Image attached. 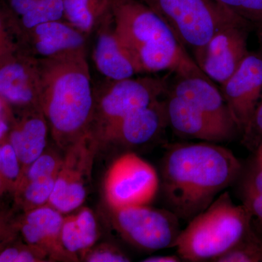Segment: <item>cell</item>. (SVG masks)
<instances>
[{"label":"cell","mask_w":262,"mask_h":262,"mask_svg":"<svg viewBox=\"0 0 262 262\" xmlns=\"http://www.w3.org/2000/svg\"><path fill=\"white\" fill-rule=\"evenodd\" d=\"M251 225L247 208L235 204L225 190L188 222L174 248L183 261L213 262L230 249Z\"/></svg>","instance_id":"277c9868"},{"label":"cell","mask_w":262,"mask_h":262,"mask_svg":"<svg viewBox=\"0 0 262 262\" xmlns=\"http://www.w3.org/2000/svg\"><path fill=\"white\" fill-rule=\"evenodd\" d=\"M102 213L122 239L143 251L174 248L182 231L180 220L166 208L149 205L113 208L104 203Z\"/></svg>","instance_id":"52a82bcc"},{"label":"cell","mask_w":262,"mask_h":262,"mask_svg":"<svg viewBox=\"0 0 262 262\" xmlns=\"http://www.w3.org/2000/svg\"><path fill=\"white\" fill-rule=\"evenodd\" d=\"M234 14L262 29V0H219Z\"/></svg>","instance_id":"f546056e"},{"label":"cell","mask_w":262,"mask_h":262,"mask_svg":"<svg viewBox=\"0 0 262 262\" xmlns=\"http://www.w3.org/2000/svg\"><path fill=\"white\" fill-rule=\"evenodd\" d=\"M0 262H49V259L39 248L15 239L0 251Z\"/></svg>","instance_id":"4316f807"},{"label":"cell","mask_w":262,"mask_h":262,"mask_svg":"<svg viewBox=\"0 0 262 262\" xmlns=\"http://www.w3.org/2000/svg\"><path fill=\"white\" fill-rule=\"evenodd\" d=\"M94 34L96 41L93 57L95 65L106 80H124L141 74L130 51L117 32L113 14L101 24Z\"/></svg>","instance_id":"ac0fdd59"},{"label":"cell","mask_w":262,"mask_h":262,"mask_svg":"<svg viewBox=\"0 0 262 262\" xmlns=\"http://www.w3.org/2000/svg\"><path fill=\"white\" fill-rule=\"evenodd\" d=\"M21 49L3 2H0V66Z\"/></svg>","instance_id":"83f0119b"},{"label":"cell","mask_w":262,"mask_h":262,"mask_svg":"<svg viewBox=\"0 0 262 262\" xmlns=\"http://www.w3.org/2000/svg\"><path fill=\"white\" fill-rule=\"evenodd\" d=\"M239 189L242 204L251 214V220L260 224L259 229L253 227L262 234V194L244 188L239 187Z\"/></svg>","instance_id":"1f68e13d"},{"label":"cell","mask_w":262,"mask_h":262,"mask_svg":"<svg viewBox=\"0 0 262 262\" xmlns=\"http://www.w3.org/2000/svg\"><path fill=\"white\" fill-rule=\"evenodd\" d=\"M111 3L112 0H63V19L89 37L113 14Z\"/></svg>","instance_id":"7402d4cb"},{"label":"cell","mask_w":262,"mask_h":262,"mask_svg":"<svg viewBox=\"0 0 262 262\" xmlns=\"http://www.w3.org/2000/svg\"><path fill=\"white\" fill-rule=\"evenodd\" d=\"M213 262H262V234L251 223L241 238Z\"/></svg>","instance_id":"cb8c5ba5"},{"label":"cell","mask_w":262,"mask_h":262,"mask_svg":"<svg viewBox=\"0 0 262 262\" xmlns=\"http://www.w3.org/2000/svg\"><path fill=\"white\" fill-rule=\"evenodd\" d=\"M61 242L74 261H80L81 253L97 243L100 229L92 210L84 207L64 216L61 228Z\"/></svg>","instance_id":"44dd1931"},{"label":"cell","mask_w":262,"mask_h":262,"mask_svg":"<svg viewBox=\"0 0 262 262\" xmlns=\"http://www.w3.org/2000/svg\"><path fill=\"white\" fill-rule=\"evenodd\" d=\"M88 37L63 19L39 24L22 34L18 40L28 54L34 58H48L87 48Z\"/></svg>","instance_id":"e0dca14e"},{"label":"cell","mask_w":262,"mask_h":262,"mask_svg":"<svg viewBox=\"0 0 262 262\" xmlns=\"http://www.w3.org/2000/svg\"><path fill=\"white\" fill-rule=\"evenodd\" d=\"M83 262H129L131 258L117 245L103 242L91 246L83 251L80 256Z\"/></svg>","instance_id":"f1b7e54d"},{"label":"cell","mask_w":262,"mask_h":262,"mask_svg":"<svg viewBox=\"0 0 262 262\" xmlns=\"http://www.w3.org/2000/svg\"><path fill=\"white\" fill-rule=\"evenodd\" d=\"M165 96L168 127L181 139L218 144L232 140L239 133L225 126L182 98L168 94Z\"/></svg>","instance_id":"9a60e30c"},{"label":"cell","mask_w":262,"mask_h":262,"mask_svg":"<svg viewBox=\"0 0 262 262\" xmlns=\"http://www.w3.org/2000/svg\"><path fill=\"white\" fill-rule=\"evenodd\" d=\"M99 144L89 132L63 152V160L48 205L63 214L82 206L92 179Z\"/></svg>","instance_id":"9c48e42d"},{"label":"cell","mask_w":262,"mask_h":262,"mask_svg":"<svg viewBox=\"0 0 262 262\" xmlns=\"http://www.w3.org/2000/svg\"><path fill=\"white\" fill-rule=\"evenodd\" d=\"M15 110L18 115L17 117L14 115L8 139L18 155L22 177L29 165L47 147L50 130L39 106Z\"/></svg>","instance_id":"d6986e66"},{"label":"cell","mask_w":262,"mask_h":262,"mask_svg":"<svg viewBox=\"0 0 262 262\" xmlns=\"http://www.w3.org/2000/svg\"><path fill=\"white\" fill-rule=\"evenodd\" d=\"M0 163H1V144H0Z\"/></svg>","instance_id":"f35d334b"},{"label":"cell","mask_w":262,"mask_h":262,"mask_svg":"<svg viewBox=\"0 0 262 262\" xmlns=\"http://www.w3.org/2000/svg\"><path fill=\"white\" fill-rule=\"evenodd\" d=\"M160 184L152 165L126 151L112 163L105 176V204L113 208L149 205L160 192Z\"/></svg>","instance_id":"ba28073f"},{"label":"cell","mask_w":262,"mask_h":262,"mask_svg":"<svg viewBox=\"0 0 262 262\" xmlns=\"http://www.w3.org/2000/svg\"><path fill=\"white\" fill-rule=\"evenodd\" d=\"M16 219L12 211L0 209V251L18 235Z\"/></svg>","instance_id":"d6a6232c"},{"label":"cell","mask_w":262,"mask_h":262,"mask_svg":"<svg viewBox=\"0 0 262 262\" xmlns=\"http://www.w3.org/2000/svg\"><path fill=\"white\" fill-rule=\"evenodd\" d=\"M166 94L182 98L225 126L241 133L220 89L194 59L170 72Z\"/></svg>","instance_id":"8fae6325"},{"label":"cell","mask_w":262,"mask_h":262,"mask_svg":"<svg viewBox=\"0 0 262 262\" xmlns=\"http://www.w3.org/2000/svg\"><path fill=\"white\" fill-rule=\"evenodd\" d=\"M220 89L242 134L262 94V54L250 52Z\"/></svg>","instance_id":"4fadbf2b"},{"label":"cell","mask_w":262,"mask_h":262,"mask_svg":"<svg viewBox=\"0 0 262 262\" xmlns=\"http://www.w3.org/2000/svg\"><path fill=\"white\" fill-rule=\"evenodd\" d=\"M38 60L39 106L52 139L64 152L91 130L94 89L87 48Z\"/></svg>","instance_id":"7a4b0ae2"},{"label":"cell","mask_w":262,"mask_h":262,"mask_svg":"<svg viewBox=\"0 0 262 262\" xmlns=\"http://www.w3.org/2000/svg\"><path fill=\"white\" fill-rule=\"evenodd\" d=\"M143 262H181L182 258L178 254L163 255V256H151L141 260Z\"/></svg>","instance_id":"e575fe53"},{"label":"cell","mask_w":262,"mask_h":262,"mask_svg":"<svg viewBox=\"0 0 262 262\" xmlns=\"http://www.w3.org/2000/svg\"><path fill=\"white\" fill-rule=\"evenodd\" d=\"M61 151L58 146H47L42 154L29 165L17 187L22 183L58 175L63 160Z\"/></svg>","instance_id":"d4e9b609"},{"label":"cell","mask_w":262,"mask_h":262,"mask_svg":"<svg viewBox=\"0 0 262 262\" xmlns=\"http://www.w3.org/2000/svg\"><path fill=\"white\" fill-rule=\"evenodd\" d=\"M168 127L165 101L162 98L136 110L110 129L98 141L100 149H133L159 139Z\"/></svg>","instance_id":"7c38bea8"},{"label":"cell","mask_w":262,"mask_h":262,"mask_svg":"<svg viewBox=\"0 0 262 262\" xmlns=\"http://www.w3.org/2000/svg\"><path fill=\"white\" fill-rule=\"evenodd\" d=\"M115 28L141 74L173 72L192 59L163 19L140 0H112Z\"/></svg>","instance_id":"3957f363"},{"label":"cell","mask_w":262,"mask_h":262,"mask_svg":"<svg viewBox=\"0 0 262 262\" xmlns=\"http://www.w3.org/2000/svg\"><path fill=\"white\" fill-rule=\"evenodd\" d=\"M1 163L0 173L3 175L8 190L14 192L21 177V167L14 148L8 141V136L0 141Z\"/></svg>","instance_id":"484cf974"},{"label":"cell","mask_w":262,"mask_h":262,"mask_svg":"<svg viewBox=\"0 0 262 262\" xmlns=\"http://www.w3.org/2000/svg\"><path fill=\"white\" fill-rule=\"evenodd\" d=\"M57 176L19 184L13 192L15 208L25 213L47 205L54 189Z\"/></svg>","instance_id":"603a6c76"},{"label":"cell","mask_w":262,"mask_h":262,"mask_svg":"<svg viewBox=\"0 0 262 262\" xmlns=\"http://www.w3.org/2000/svg\"><path fill=\"white\" fill-rule=\"evenodd\" d=\"M254 160L262 165V142L258 145L257 149L254 151Z\"/></svg>","instance_id":"8d00e7d4"},{"label":"cell","mask_w":262,"mask_h":262,"mask_svg":"<svg viewBox=\"0 0 262 262\" xmlns=\"http://www.w3.org/2000/svg\"><path fill=\"white\" fill-rule=\"evenodd\" d=\"M18 39L39 24L63 19V0H3Z\"/></svg>","instance_id":"ffe728a7"},{"label":"cell","mask_w":262,"mask_h":262,"mask_svg":"<svg viewBox=\"0 0 262 262\" xmlns=\"http://www.w3.org/2000/svg\"><path fill=\"white\" fill-rule=\"evenodd\" d=\"M238 180H241L239 187L262 194V165L253 159L247 170L244 167Z\"/></svg>","instance_id":"836d02e7"},{"label":"cell","mask_w":262,"mask_h":262,"mask_svg":"<svg viewBox=\"0 0 262 262\" xmlns=\"http://www.w3.org/2000/svg\"><path fill=\"white\" fill-rule=\"evenodd\" d=\"M13 119H14V116L12 117H0V141L8 136Z\"/></svg>","instance_id":"d590c367"},{"label":"cell","mask_w":262,"mask_h":262,"mask_svg":"<svg viewBox=\"0 0 262 262\" xmlns=\"http://www.w3.org/2000/svg\"><path fill=\"white\" fill-rule=\"evenodd\" d=\"M163 19L186 51L192 56L214 34L246 20L219 0H140Z\"/></svg>","instance_id":"5b68a950"},{"label":"cell","mask_w":262,"mask_h":262,"mask_svg":"<svg viewBox=\"0 0 262 262\" xmlns=\"http://www.w3.org/2000/svg\"><path fill=\"white\" fill-rule=\"evenodd\" d=\"M242 134L243 144L254 152L262 142V94L253 116Z\"/></svg>","instance_id":"4dcf8cb0"},{"label":"cell","mask_w":262,"mask_h":262,"mask_svg":"<svg viewBox=\"0 0 262 262\" xmlns=\"http://www.w3.org/2000/svg\"><path fill=\"white\" fill-rule=\"evenodd\" d=\"M6 190H8V185H7L3 175L0 173V198Z\"/></svg>","instance_id":"74e56055"},{"label":"cell","mask_w":262,"mask_h":262,"mask_svg":"<svg viewBox=\"0 0 262 262\" xmlns=\"http://www.w3.org/2000/svg\"><path fill=\"white\" fill-rule=\"evenodd\" d=\"M160 167V192L165 208L189 222L205 211L242 173L244 165L231 150L215 143L167 144Z\"/></svg>","instance_id":"6da1fadb"},{"label":"cell","mask_w":262,"mask_h":262,"mask_svg":"<svg viewBox=\"0 0 262 262\" xmlns=\"http://www.w3.org/2000/svg\"><path fill=\"white\" fill-rule=\"evenodd\" d=\"M39 60L21 48L0 66V97L14 110L39 106Z\"/></svg>","instance_id":"5bb4252c"},{"label":"cell","mask_w":262,"mask_h":262,"mask_svg":"<svg viewBox=\"0 0 262 262\" xmlns=\"http://www.w3.org/2000/svg\"><path fill=\"white\" fill-rule=\"evenodd\" d=\"M170 72L163 77L145 76L120 80H107L94 89L91 130L98 141L110 129L136 110L165 96Z\"/></svg>","instance_id":"8992f818"},{"label":"cell","mask_w":262,"mask_h":262,"mask_svg":"<svg viewBox=\"0 0 262 262\" xmlns=\"http://www.w3.org/2000/svg\"><path fill=\"white\" fill-rule=\"evenodd\" d=\"M253 28L252 24L243 20L222 29L193 55V59L207 77L221 85L249 54L248 35Z\"/></svg>","instance_id":"30bf717a"},{"label":"cell","mask_w":262,"mask_h":262,"mask_svg":"<svg viewBox=\"0 0 262 262\" xmlns=\"http://www.w3.org/2000/svg\"><path fill=\"white\" fill-rule=\"evenodd\" d=\"M63 218V213L47 204L19 215L17 227L24 242L44 251L50 262H75L62 245Z\"/></svg>","instance_id":"2e32d148"}]
</instances>
